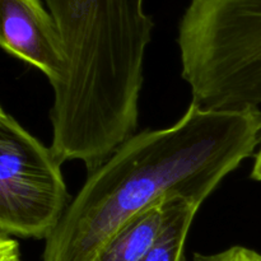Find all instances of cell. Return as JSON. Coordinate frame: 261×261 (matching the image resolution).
<instances>
[{
  "label": "cell",
  "mask_w": 261,
  "mask_h": 261,
  "mask_svg": "<svg viewBox=\"0 0 261 261\" xmlns=\"http://www.w3.org/2000/svg\"><path fill=\"white\" fill-rule=\"evenodd\" d=\"M261 143L260 109L214 111L191 102L165 129L135 133L93 172L45 240L42 261H96L133 217L162 201L203 204Z\"/></svg>",
  "instance_id": "1"
},
{
  "label": "cell",
  "mask_w": 261,
  "mask_h": 261,
  "mask_svg": "<svg viewBox=\"0 0 261 261\" xmlns=\"http://www.w3.org/2000/svg\"><path fill=\"white\" fill-rule=\"evenodd\" d=\"M60 31L64 78L53 87L54 153L101 166L137 133L145 50L154 20L145 0H43Z\"/></svg>",
  "instance_id": "2"
},
{
  "label": "cell",
  "mask_w": 261,
  "mask_h": 261,
  "mask_svg": "<svg viewBox=\"0 0 261 261\" xmlns=\"http://www.w3.org/2000/svg\"><path fill=\"white\" fill-rule=\"evenodd\" d=\"M181 75L214 111L261 105V0H190L178 23Z\"/></svg>",
  "instance_id": "3"
},
{
  "label": "cell",
  "mask_w": 261,
  "mask_h": 261,
  "mask_svg": "<svg viewBox=\"0 0 261 261\" xmlns=\"http://www.w3.org/2000/svg\"><path fill=\"white\" fill-rule=\"evenodd\" d=\"M74 196L61 162L42 142L0 109V233L46 240Z\"/></svg>",
  "instance_id": "4"
},
{
  "label": "cell",
  "mask_w": 261,
  "mask_h": 261,
  "mask_svg": "<svg viewBox=\"0 0 261 261\" xmlns=\"http://www.w3.org/2000/svg\"><path fill=\"white\" fill-rule=\"evenodd\" d=\"M0 46L45 74L51 87L64 78L66 56L60 31L42 0H0Z\"/></svg>",
  "instance_id": "5"
},
{
  "label": "cell",
  "mask_w": 261,
  "mask_h": 261,
  "mask_svg": "<svg viewBox=\"0 0 261 261\" xmlns=\"http://www.w3.org/2000/svg\"><path fill=\"white\" fill-rule=\"evenodd\" d=\"M184 198L162 201L125 223L96 261H139L157 244Z\"/></svg>",
  "instance_id": "6"
},
{
  "label": "cell",
  "mask_w": 261,
  "mask_h": 261,
  "mask_svg": "<svg viewBox=\"0 0 261 261\" xmlns=\"http://www.w3.org/2000/svg\"><path fill=\"white\" fill-rule=\"evenodd\" d=\"M200 204L182 199L157 244L139 261H188L186 240Z\"/></svg>",
  "instance_id": "7"
},
{
  "label": "cell",
  "mask_w": 261,
  "mask_h": 261,
  "mask_svg": "<svg viewBox=\"0 0 261 261\" xmlns=\"http://www.w3.org/2000/svg\"><path fill=\"white\" fill-rule=\"evenodd\" d=\"M193 261H261V254L244 246H232L212 255L195 252Z\"/></svg>",
  "instance_id": "8"
},
{
  "label": "cell",
  "mask_w": 261,
  "mask_h": 261,
  "mask_svg": "<svg viewBox=\"0 0 261 261\" xmlns=\"http://www.w3.org/2000/svg\"><path fill=\"white\" fill-rule=\"evenodd\" d=\"M0 261H22L19 244L9 234L0 233Z\"/></svg>",
  "instance_id": "9"
},
{
  "label": "cell",
  "mask_w": 261,
  "mask_h": 261,
  "mask_svg": "<svg viewBox=\"0 0 261 261\" xmlns=\"http://www.w3.org/2000/svg\"><path fill=\"white\" fill-rule=\"evenodd\" d=\"M250 177H251L252 180L257 181V182H261V143H260L259 150H257L256 155H255V163L254 166H252Z\"/></svg>",
  "instance_id": "10"
}]
</instances>
